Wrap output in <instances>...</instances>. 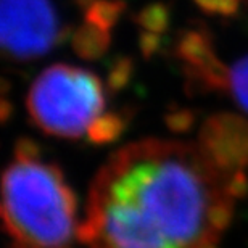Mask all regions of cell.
I'll use <instances>...</instances> for the list:
<instances>
[{"label": "cell", "instance_id": "obj_1", "mask_svg": "<svg viewBox=\"0 0 248 248\" xmlns=\"http://www.w3.org/2000/svg\"><path fill=\"white\" fill-rule=\"evenodd\" d=\"M244 172L200 142L147 139L93 177L79 229L89 248H219Z\"/></svg>", "mask_w": 248, "mask_h": 248}, {"label": "cell", "instance_id": "obj_2", "mask_svg": "<svg viewBox=\"0 0 248 248\" xmlns=\"http://www.w3.org/2000/svg\"><path fill=\"white\" fill-rule=\"evenodd\" d=\"M2 219L13 248H71L79 237L71 187L29 140L18 143L3 172Z\"/></svg>", "mask_w": 248, "mask_h": 248}, {"label": "cell", "instance_id": "obj_3", "mask_svg": "<svg viewBox=\"0 0 248 248\" xmlns=\"http://www.w3.org/2000/svg\"><path fill=\"white\" fill-rule=\"evenodd\" d=\"M28 113L48 136L105 143L121 132V121L107 111L100 78L74 64L47 68L29 87Z\"/></svg>", "mask_w": 248, "mask_h": 248}, {"label": "cell", "instance_id": "obj_4", "mask_svg": "<svg viewBox=\"0 0 248 248\" xmlns=\"http://www.w3.org/2000/svg\"><path fill=\"white\" fill-rule=\"evenodd\" d=\"M2 47L15 60L47 53L60 41L62 26L52 0H2Z\"/></svg>", "mask_w": 248, "mask_h": 248}, {"label": "cell", "instance_id": "obj_5", "mask_svg": "<svg viewBox=\"0 0 248 248\" xmlns=\"http://www.w3.org/2000/svg\"><path fill=\"white\" fill-rule=\"evenodd\" d=\"M227 84L235 100L248 111V57L242 58L231 68Z\"/></svg>", "mask_w": 248, "mask_h": 248}]
</instances>
